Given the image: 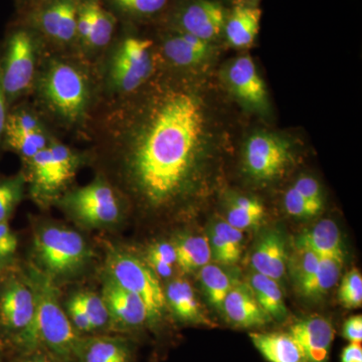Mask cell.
I'll use <instances>...</instances> for the list:
<instances>
[{"instance_id":"obj_32","label":"cell","mask_w":362,"mask_h":362,"mask_svg":"<svg viewBox=\"0 0 362 362\" xmlns=\"http://www.w3.org/2000/svg\"><path fill=\"white\" fill-rule=\"evenodd\" d=\"M199 280L209 303L221 311L226 295L235 284L233 279L220 266L207 264L199 270Z\"/></svg>"},{"instance_id":"obj_31","label":"cell","mask_w":362,"mask_h":362,"mask_svg":"<svg viewBox=\"0 0 362 362\" xmlns=\"http://www.w3.org/2000/svg\"><path fill=\"white\" fill-rule=\"evenodd\" d=\"M265 216V207L255 197H238L228 207L226 221L233 228L244 232L256 228Z\"/></svg>"},{"instance_id":"obj_48","label":"cell","mask_w":362,"mask_h":362,"mask_svg":"<svg viewBox=\"0 0 362 362\" xmlns=\"http://www.w3.org/2000/svg\"><path fill=\"white\" fill-rule=\"evenodd\" d=\"M233 4H240V6L258 7L261 0H233Z\"/></svg>"},{"instance_id":"obj_28","label":"cell","mask_w":362,"mask_h":362,"mask_svg":"<svg viewBox=\"0 0 362 362\" xmlns=\"http://www.w3.org/2000/svg\"><path fill=\"white\" fill-rule=\"evenodd\" d=\"M176 265L183 273H194L209 264L211 259L209 240L202 235H185L173 244Z\"/></svg>"},{"instance_id":"obj_20","label":"cell","mask_w":362,"mask_h":362,"mask_svg":"<svg viewBox=\"0 0 362 362\" xmlns=\"http://www.w3.org/2000/svg\"><path fill=\"white\" fill-rule=\"evenodd\" d=\"M221 311L226 320L239 328H259L274 321L261 308L247 283H235L226 295Z\"/></svg>"},{"instance_id":"obj_16","label":"cell","mask_w":362,"mask_h":362,"mask_svg":"<svg viewBox=\"0 0 362 362\" xmlns=\"http://www.w3.org/2000/svg\"><path fill=\"white\" fill-rule=\"evenodd\" d=\"M223 78L230 93L246 108L261 113L267 111L269 100L266 85L251 57L233 59L226 66Z\"/></svg>"},{"instance_id":"obj_21","label":"cell","mask_w":362,"mask_h":362,"mask_svg":"<svg viewBox=\"0 0 362 362\" xmlns=\"http://www.w3.org/2000/svg\"><path fill=\"white\" fill-rule=\"evenodd\" d=\"M288 256L282 233L269 230L257 243L251 256L256 273L280 282L287 270Z\"/></svg>"},{"instance_id":"obj_38","label":"cell","mask_w":362,"mask_h":362,"mask_svg":"<svg viewBox=\"0 0 362 362\" xmlns=\"http://www.w3.org/2000/svg\"><path fill=\"white\" fill-rule=\"evenodd\" d=\"M284 204L286 211L290 216L299 218L315 216L323 209V204L308 201L293 187L286 192Z\"/></svg>"},{"instance_id":"obj_2","label":"cell","mask_w":362,"mask_h":362,"mask_svg":"<svg viewBox=\"0 0 362 362\" xmlns=\"http://www.w3.org/2000/svg\"><path fill=\"white\" fill-rule=\"evenodd\" d=\"M30 96L33 106L54 133L87 139L101 103L95 66L75 52L45 49Z\"/></svg>"},{"instance_id":"obj_4","label":"cell","mask_w":362,"mask_h":362,"mask_svg":"<svg viewBox=\"0 0 362 362\" xmlns=\"http://www.w3.org/2000/svg\"><path fill=\"white\" fill-rule=\"evenodd\" d=\"M47 49L39 33L14 21L0 45V78L9 109L32 94L40 59Z\"/></svg>"},{"instance_id":"obj_7","label":"cell","mask_w":362,"mask_h":362,"mask_svg":"<svg viewBox=\"0 0 362 362\" xmlns=\"http://www.w3.org/2000/svg\"><path fill=\"white\" fill-rule=\"evenodd\" d=\"M33 244L37 261L51 279L75 277L92 258L84 238L63 226H42L35 233Z\"/></svg>"},{"instance_id":"obj_15","label":"cell","mask_w":362,"mask_h":362,"mask_svg":"<svg viewBox=\"0 0 362 362\" xmlns=\"http://www.w3.org/2000/svg\"><path fill=\"white\" fill-rule=\"evenodd\" d=\"M156 40L158 68L194 73L213 56L214 44L188 33L159 28Z\"/></svg>"},{"instance_id":"obj_41","label":"cell","mask_w":362,"mask_h":362,"mask_svg":"<svg viewBox=\"0 0 362 362\" xmlns=\"http://www.w3.org/2000/svg\"><path fill=\"white\" fill-rule=\"evenodd\" d=\"M68 315L70 319L71 325L75 328L81 337L83 335H90L94 333L92 324H90L89 318L86 315L85 312L81 308L80 305L76 301L75 298L71 297L70 301L68 302Z\"/></svg>"},{"instance_id":"obj_45","label":"cell","mask_w":362,"mask_h":362,"mask_svg":"<svg viewBox=\"0 0 362 362\" xmlns=\"http://www.w3.org/2000/svg\"><path fill=\"white\" fill-rule=\"evenodd\" d=\"M8 111L9 107L7 104L6 93L2 87L1 78H0V150H2V140H4V128H6Z\"/></svg>"},{"instance_id":"obj_34","label":"cell","mask_w":362,"mask_h":362,"mask_svg":"<svg viewBox=\"0 0 362 362\" xmlns=\"http://www.w3.org/2000/svg\"><path fill=\"white\" fill-rule=\"evenodd\" d=\"M73 297L89 318L94 332L110 326V315L103 297L94 292H78Z\"/></svg>"},{"instance_id":"obj_30","label":"cell","mask_w":362,"mask_h":362,"mask_svg":"<svg viewBox=\"0 0 362 362\" xmlns=\"http://www.w3.org/2000/svg\"><path fill=\"white\" fill-rule=\"evenodd\" d=\"M58 134L49 132H13L4 131L2 140V149L9 150L21 157V160L26 161L47 148Z\"/></svg>"},{"instance_id":"obj_10","label":"cell","mask_w":362,"mask_h":362,"mask_svg":"<svg viewBox=\"0 0 362 362\" xmlns=\"http://www.w3.org/2000/svg\"><path fill=\"white\" fill-rule=\"evenodd\" d=\"M107 275L117 284L144 302L150 324H156L161 318L166 307L165 292L148 264L130 252L111 249L107 258Z\"/></svg>"},{"instance_id":"obj_8","label":"cell","mask_w":362,"mask_h":362,"mask_svg":"<svg viewBox=\"0 0 362 362\" xmlns=\"http://www.w3.org/2000/svg\"><path fill=\"white\" fill-rule=\"evenodd\" d=\"M56 202L74 220L90 228L114 225L122 214L120 192L100 173L87 185L70 188Z\"/></svg>"},{"instance_id":"obj_5","label":"cell","mask_w":362,"mask_h":362,"mask_svg":"<svg viewBox=\"0 0 362 362\" xmlns=\"http://www.w3.org/2000/svg\"><path fill=\"white\" fill-rule=\"evenodd\" d=\"M85 160L84 153L56 137L47 148L23 161V173L33 201L42 206L58 201L70 189L71 183Z\"/></svg>"},{"instance_id":"obj_33","label":"cell","mask_w":362,"mask_h":362,"mask_svg":"<svg viewBox=\"0 0 362 362\" xmlns=\"http://www.w3.org/2000/svg\"><path fill=\"white\" fill-rule=\"evenodd\" d=\"M25 185L23 173L0 180V223H8V218L23 199Z\"/></svg>"},{"instance_id":"obj_22","label":"cell","mask_w":362,"mask_h":362,"mask_svg":"<svg viewBox=\"0 0 362 362\" xmlns=\"http://www.w3.org/2000/svg\"><path fill=\"white\" fill-rule=\"evenodd\" d=\"M262 11L259 7L233 4L226 16L223 37L230 47L246 49L258 37Z\"/></svg>"},{"instance_id":"obj_14","label":"cell","mask_w":362,"mask_h":362,"mask_svg":"<svg viewBox=\"0 0 362 362\" xmlns=\"http://www.w3.org/2000/svg\"><path fill=\"white\" fill-rule=\"evenodd\" d=\"M294 161L292 143L271 132H256L247 138L243 162L247 175L259 181L277 180Z\"/></svg>"},{"instance_id":"obj_13","label":"cell","mask_w":362,"mask_h":362,"mask_svg":"<svg viewBox=\"0 0 362 362\" xmlns=\"http://www.w3.org/2000/svg\"><path fill=\"white\" fill-rule=\"evenodd\" d=\"M119 25L120 23L102 0H80L76 54L95 65L113 42Z\"/></svg>"},{"instance_id":"obj_1","label":"cell","mask_w":362,"mask_h":362,"mask_svg":"<svg viewBox=\"0 0 362 362\" xmlns=\"http://www.w3.org/2000/svg\"><path fill=\"white\" fill-rule=\"evenodd\" d=\"M216 112L194 73L158 68L141 89L101 102L87 139L120 194L163 211L201 187L225 136Z\"/></svg>"},{"instance_id":"obj_40","label":"cell","mask_w":362,"mask_h":362,"mask_svg":"<svg viewBox=\"0 0 362 362\" xmlns=\"http://www.w3.org/2000/svg\"><path fill=\"white\" fill-rule=\"evenodd\" d=\"M18 240L8 223H0V274L13 263Z\"/></svg>"},{"instance_id":"obj_37","label":"cell","mask_w":362,"mask_h":362,"mask_svg":"<svg viewBox=\"0 0 362 362\" xmlns=\"http://www.w3.org/2000/svg\"><path fill=\"white\" fill-rule=\"evenodd\" d=\"M340 303L347 309H357L362 305V276L357 269L347 272L338 291Z\"/></svg>"},{"instance_id":"obj_35","label":"cell","mask_w":362,"mask_h":362,"mask_svg":"<svg viewBox=\"0 0 362 362\" xmlns=\"http://www.w3.org/2000/svg\"><path fill=\"white\" fill-rule=\"evenodd\" d=\"M320 256L304 245L297 244L294 254L288 258L293 280L297 286L307 280L315 272Z\"/></svg>"},{"instance_id":"obj_12","label":"cell","mask_w":362,"mask_h":362,"mask_svg":"<svg viewBox=\"0 0 362 362\" xmlns=\"http://www.w3.org/2000/svg\"><path fill=\"white\" fill-rule=\"evenodd\" d=\"M228 13L220 0H171L156 23L214 44L223 35Z\"/></svg>"},{"instance_id":"obj_3","label":"cell","mask_w":362,"mask_h":362,"mask_svg":"<svg viewBox=\"0 0 362 362\" xmlns=\"http://www.w3.org/2000/svg\"><path fill=\"white\" fill-rule=\"evenodd\" d=\"M94 66L101 102L128 96L158 70L156 40L140 35L135 25L120 23L113 42Z\"/></svg>"},{"instance_id":"obj_43","label":"cell","mask_w":362,"mask_h":362,"mask_svg":"<svg viewBox=\"0 0 362 362\" xmlns=\"http://www.w3.org/2000/svg\"><path fill=\"white\" fill-rule=\"evenodd\" d=\"M342 335L347 341L361 343L362 341V316L349 317L343 324Z\"/></svg>"},{"instance_id":"obj_18","label":"cell","mask_w":362,"mask_h":362,"mask_svg":"<svg viewBox=\"0 0 362 362\" xmlns=\"http://www.w3.org/2000/svg\"><path fill=\"white\" fill-rule=\"evenodd\" d=\"M288 332L301 347L307 362H329L335 329L327 318L304 317L293 323Z\"/></svg>"},{"instance_id":"obj_29","label":"cell","mask_w":362,"mask_h":362,"mask_svg":"<svg viewBox=\"0 0 362 362\" xmlns=\"http://www.w3.org/2000/svg\"><path fill=\"white\" fill-rule=\"evenodd\" d=\"M296 243L308 247L320 257L343 252L339 230L330 220L319 221L311 230L302 233Z\"/></svg>"},{"instance_id":"obj_44","label":"cell","mask_w":362,"mask_h":362,"mask_svg":"<svg viewBox=\"0 0 362 362\" xmlns=\"http://www.w3.org/2000/svg\"><path fill=\"white\" fill-rule=\"evenodd\" d=\"M340 362H362L361 343L349 342L342 349Z\"/></svg>"},{"instance_id":"obj_6","label":"cell","mask_w":362,"mask_h":362,"mask_svg":"<svg viewBox=\"0 0 362 362\" xmlns=\"http://www.w3.org/2000/svg\"><path fill=\"white\" fill-rule=\"evenodd\" d=\"M28 283L37 298V335L40 349L65 362H75L76 346L81 335L71 325L59 302L52 279L44 273H30Z\"/></svg>"},{"instance_id":"obj_39","label":"cell","mask_w":362,"mask_h":362,"mask_svg":"<svg viewBox=\"0 0 362 362\" xmlns=\"http://www.w3.org/2000/svg\"><path fill=\"white\" fill-rule=\"evenodd\" d=\"M214 230L220 235L225 244L232 265L239 262L242 255L243 232L233 228L226 221L216 223Z\"/></svg>"},{"instance_id":"obj_9","label":"cell","mask_w":362,"mask_h":362,"mask_svg":"<svg viewBox=\"0 0 362 362\" xmlns=\"http://www.w3.org/2000/svg\"><path fill=\"white\" fill-rule=\"evenodd\" d=\"M0 326L25 354L40 349L37 335V298L30 283L11 277L0 288Z\"/></svg>"},{"instance_id":"obj_46","label":"cell","mask_w":362,"mask_h":362,"mask_svg":"<svg viewBox=\"0 0 362 362\" xmlns=\"http://www.w3.org/2000/svg\"><path fill=\"white\" fill-rule=\"evenodd\" d=\"M40 349L33 350L32 352H28L26 354L25 359H23L21 362H65L62 361L61 359L57 358L56 356H52L47 350L42 349L40 351Z\"/></svg>"},{"instance_id":"obj_25","label":"cell","mask_w":362,"mask_h":362,"mask_svg":"<svg viewBox=\"0 0 362 362\" xmlns=\"http://www.w3.org/2000/svg\"><path fill=\"white\" fill-rule=\"evenodd\" d=\"M105 6L123 25H140L157 23L171 0H102Z\"/></svg>"},{"instance_id":"obj_17","label":"cell","mask_w":362,"mask_h":362,"mask_svg":"<svg viewBox=\"0 0 362 362\" xmlns=\"http://www.w3.org/2000/svg\"><path fill=\"white\" fill-rule=\"evenodd\" d=\"M102 297L108 308L112 327L132 330L150 324L148 311L144 302L117 284L108 275L104 281Z\"/></svg>"},{"instance_id":"obj_42","label":"cell","mask_w":362,"mask_h":362,"mask_svg":"<svg viewBox=\"0 0 362 362\" xmlns=\"http://www.w3.org/2000/svg\"><path fill=\"white\" fill-rule=\"evenodd\" d=\"M292 187L308 201L323 204L322 190L315 178L311 176H302L298 178Z\"/></svg>"},{"instance_id":"obj_27","label":"cell","mask_w":362,"mask_h":362,"mask_svg":"<svg viewBox=\"0 0 362 362\" xmlns=\"http://www.w3.org/2000/svg\"><path fill=\"white\" fill-rule=\"evenodd\" d=\"M247 284L261 308L273 320H283L287 316L284 296L277 281L255 272Z\"/></svg>"},{"instance_id":"obj_49","label":"cell","mask_w":362,"mask_h":362,"mask_svg":"<svg viewBox=\"0 0 362 362\" xmlns=\"http://www.w3.org/2000/svg\"><path fill=\"white\" fill-rule=\"evenodd\" d=\"M0 362H1V358H0Z\"/></svg>"},{"instance_id":"obj_36","label":"cell","mask_w":362,"mask_h":362,"mask_svg":"<svg viewBox=\"0 0 362 362\" xmlns=\"http://www.w3.org/2000/svg\"><path fill=\"white\" fill-rule=\"evenodd\" d=\"M148 265L157 276L168 278L173 275V267L176 265V254L173 244L162 242L150 247L147 254Z\"/></svg>"},{"instance_id":"obj_23","label":"cell","mask_w":362,"mask_h":362,"mask_svg":"<svg viewBox=\"0 0 362 362\" xmlns=\"http://www.w3.org/2000/svg\"><path fill=\"white\" fill-rule=\"evenodd\" d=\"M165 292L166 305L170 307L176 318L185 323L214 327V324L204 314L201 303L195 296L194 288L185 279L171 281Z\"/></svg>"},{"instance_id":"obj_24","label":"cell","mask_w":362,"mask_h":362,"mask_svg":"<svg viewBox=\"0 0 362 362\" xmlns=\"http://www.w3.org/2000/svg\"><path fill=\"white\" fill-rule=\"evenodd\" d=\"M249 337L268 362H307L301 347L289 332L252 331Z\"/></svg>"},{"instance_id":"obj_11","label":"cell","mask_w":362,"mask_h":362,"mask_svg":"<svg viewBox=\"0 0 362 362\" xmlns=\"http://www.w3.org/2000/svg\"><path fill=\"white\" fill-rule=\"evenodd\" d=\"M78 4L80 0H49L18 13L16 21L39 33L49 51L76 54Z\"/></svg>"},{"instance_id":"obj_19","label":"cell","mask_w":362,"mask_h":362,"mask_svg":"<svg viewBox=\"0 0 362 362\" xmlns=\"http://www.w3.org/2000/svg\"><path fill=\"white\" fill-rule=\"evenodd\" d=\"M75 362H134V347L120 335H83L74 354Z\"/></svg>"},{"instance_id":"obj_26","label":"cell","mask_w":362,"mask_h":362,"mask_svg":"<svg viewBox=\"0 0 362 362\" xmlns=\"http://www.w3.org/2000/svg\"><path fill=\"white\" fill-rule=\"evenodd\" d=\"M344 263L343 252L320 257L313 274L298 286L300 292L308 299H319L325 296L337 284Z\"/></svg>"},{"instance_id":"obj_47","label":"cell","mask_w":362,"mask_h":362,"mask_svg":"<svg viewBox=\"0 0 362 362\" xmlns=\"http://www.w3.org/2000/svg\"><path fill=\"white\" fill-rule=\"evenodd\" d=\"M49 0H16V7H18V13L32 9L33 7L39 6L40 4Z\"/></svg>"}]
</instances>
